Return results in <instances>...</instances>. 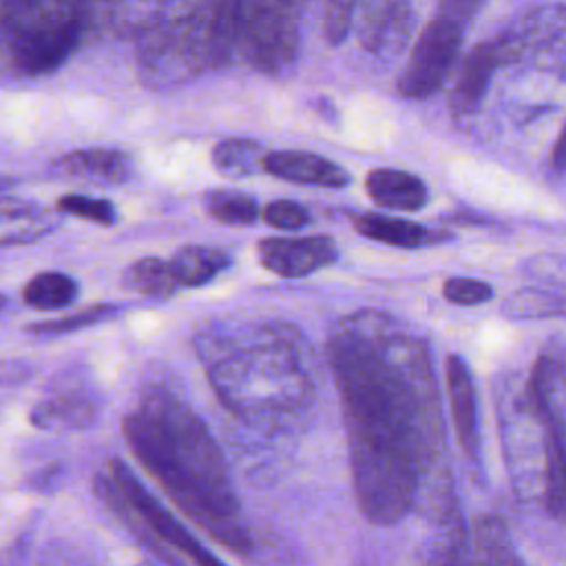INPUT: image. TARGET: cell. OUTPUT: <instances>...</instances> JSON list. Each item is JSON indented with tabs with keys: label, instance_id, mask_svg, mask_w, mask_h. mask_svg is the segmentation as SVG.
<instances>
[{
	"label": "cell",
	"instance_id": "cell-24",
	"mask_svg": "<svg viewBox=\"0 0 566 566\" xmlns=\"http://www.w3.org/2000/svg\"><path fill=\"white\" fill-rule=\"evenodd\" d=\"M122 283L126 290L150 298H168L179 290L170 261L159 256H144L130 263L122 276Z\"/></svg>",
	"mask_w": 566,
	"mask_h": 566
},
{
	"label": "cell",
	"instance_id": "cell-9",
	"mask_svg": "<svg viewBox=\"0 0 566 566\" xmlns=\"http://www.w3.org/2000/svg\"><path fill=\"white\" fill-rule=\"evenodd\" d=\"M108 478L130 504V509L139 515L142 524L150 531V535L186 555L195 566H228L214 553L201 546L197 537L164 504H159L153 493L146 491V486L122 458L108 460Z\"/></svg>",
	"mask_w": 566,
	"mask_h": 566
},
{
	"label": "cell",
	"instance_id": "cell-15",
	"mask_svg": "<svg viewBox=\"0 0 566 566\" xmlns=\"http://www.w3.org/2000/svg\"><path fill=\"white\" fill-rule=\"evenodd\" d=\"M444 385H447V396H449V409L453 418V427L458 433V442L462 451L469 458H475L478 451V402H475V387L471 371L467 363L451 354L447 356L444 363Z\"/></svg>",
	"mask_w": 566,
	"mask_h": 566
},
{
	"label": "cell",
	"instance_id": "cell-17",
	"mask_svg": "<svg viewBox=\"0 0 566 566\" xmlns=\"http://www.w3.org/2000/svg\"><path fill=\"white\" fill-rule=\"evenodd\" d=\"M365 188L371 201L389 210H420L427 203V186L405 170H371L365 179Z\"/></svg>",
	"mask_w": 566,
	"mask_h": 566
},
{
	"label": "cell",
	"instance_id": "cell-36",
	"mask_svg": "<svg viewBox=\"0 0 566 566\" xmlns=\"http://www.w3.org/2000/svg\"><path fill=\"white\" fill-rule=\"evenodd\" d=\"M551 164L553 168L557 170H564L566 168V126L562 128L555 146H553V155H551Z\"/></svg>",
	"mask_w": 566,
	"mask_h": 566
},
{
	"label": "cell",
	"instance_id": "cell-12",
	"mask_svg": "<svg viewBox=\"0 0 566 566\" xmlns=\"http://www.w3.org/2000/svg\"><path fill=\"white\" fill-rule=\"evenodd\" d=\"M263 172L283 181L318 188H345L349 184L345 168L307 150H272L263 159Z\"/></svg>",
	"mask_w": 566,
	"mask_h": 566
},
{
	"label": "cell",
	"instance_id": "cell-28",
	"mask_svg": "<svg viewBox=\"0 0 566 566\" xmlns=\"http://www.w3.org/2000/svg\"><path fill=\"white\" fill-rule=\"evenodd\" d=\"M261 217L268 226L279 228V230H301L310 223V212L305 206L292 199H276L270 201L263 210Z\"/></svg>",
	"mask_w": 566,
	"mask_h": 566
},
{
	"label": "cell",
	"instance_id": "cell-25",
	"mask_svg": "<svg viewBox=\"0 0 566 566\" xmlns=\"http://www.w3.org/2000/svg\"><path fill=\"white\" fill-rule=\"evenodd\" d=\"M206 212L223 226H252L261 217L259 201L241 190H208L203 195Z\"/></svg>",
	"mask_w": 566,
	"mask_h": 566
},
{
	"label": "cell",
	"instance_id": "cell-18",
	"mask_svg": "<svg viewBox=\"0 0 566 566\" xmlns=\"http://www.w3.org/2000/svg\"><path fill=\"white\" fill-rule=\"evenodd\" d=\"M352 226L358 234L365 239L394 245V248H422L427 243L440 241V234H433L420 223L398 219V217H387V214H354Z\"/></svg>",
	"mask_w": 566,
	"mask_h": 566
},
{
	"label": "cell",
	"instance_id": "cell-29",
	"mask_svg": "<svg viewBox=\"0 0 566 566\" xmlns=\"http://www.w3.org/2000/svg\"><path fill=\"white\" fill-rule=\"evenodd\" d=\"M442 294L453 305H480L493 296V287L480 279L469 276H453L447 279L442 285Z\"/></svg>",
	"mask_w": 566,
	"mask_h": 566
},
{
	"label": "cell",
	"instance_id": "cell-35",
	"mask_svg": "<svg viewBox=\"0 0 566 566\" xmlns=\"http://www.w3.org/2000/svg\"><path fill=\"white\" fill-rule=\"evenodd\" d=\"M31 376V367L24 360H2L0 363V385H15Z\"/></svg>",
	"mask_w": 566,
	"mask_h": 566
},
{
	"label": "cell",
	"instance_id": "cell-8",
	"mask_svg": "<svg viewBox=\"0 0 566 566\" xmlns=\"http://www.w3.org/2000/svg\"><path fill=\"white\" fill-rule=\"evenodd\" d=\"M462 42V24L436 15L418 35L398 77V93L409 99L433 95L449 77Z\"/></svg>",
	"mask_w": 566,
	"mask_h": 566
},
{
	"label": "cell",
	"instance_id": "cell-37",
	"mask_svg": "<svg viewBox=\"0 0 566 566\" xmlns=\"http://www.w3.org/2000/svg\"><path fill=\"white\" fill-rule=\"evenodd\" d=\"M15 181L13 179H9L7 175H0V192H4V190H9L11 186H13Z\"/></svg>",
	"mask_w": 566,
	"mask_h": 566
},
{
	"label": "cell",
	"instance_id": "cell-32",
	"mask_svg": "<svg viewBox=\"0 0 566 566\" xmlns=\"http://www.w3.org/2000/svg\"><path fill=\"white\" fill-rule=\"evenodd\" d=\"M33 531L35 524H29V528H24L11 544L0 551V566H27L33 546Z\"/></svg>",
	"mask_w": 566,
	"mask_h": 566
},
{
	"label": "cell",
	"instance_id": "cell-3",
	"mask_svg": "<svg viewBox=\"0 0 566 566\" xmlns=\"http://www.w3.org/2000/svg\"><path fill=\"white\" fill-rule=\"evenodd\" d=\"M195 352L217 400L250 427H285L314 402V354L290 323L214 325L197 334Z\"/></svg>",
	"mask_w": 566,
	"mask_h": 566
},
{
	"label": "cell",
	"instance_id": "cell-19",
	"mask_svg": "<svg viewBox=\"0 0 566 566\" xmlns=\"http://www.w3.org/2000/svg\"><path fill=\"white\" fill-rule=\"evenodd\" d=\"M230 263V252L212 245H184L170 259L179 287H201L226 272Z\"/></svg>",
	"mask_w": 566,
	"mask_h": 566
},
{
	"label": "cell",
	"instance_id": "cell-10",
	"mask_svg": "<svg viewBox=\"0 0 566 566\" xmlns=\"http://www.w3.org/2000/svg\"><path fill=\"white\" fill-rule=\"evenodd\" d=\"M531 405L544 427L542 497L548 513L566 524V433H564V422L559 420L551 402L544 363L535 367V374L531 380Z\"/></svg>",
	"mask_w": 566,
	"mask_h": 566
},
{
	"label": "cell",
	"instance_id": "cell-6",
	"mask_svg": "<svg viewBox=\"0 0 566 566\" xmlns=\"http://www.w3.org/2000/svg\"><path fill=\"white\" fill-rule=\"evenodd\" d=\"M497 40L504 64H526L539 71L566 69V7L542 4L520 15Z\"/></svg>",
	"mask_w": 566,
	"mask_h": 566
},
{
	"label": "cell",
	"instance_id": "cell-26",
	"mask_svg": "<svg viewBox=\"0 0 566 566\" xmlns=\"http://www.w3.org/2000/svg\"><path fill=\"white\" fill-rule=\"evenodd\" d=\"M119 314V305L113 303H97V305H88L75 314H66L62 318H53V321H40V323H31L27 325V334L38 336V338H53V336H66L86 327H95L102 325L106 321H113Z\"/></svg>",
	"mask_w": 566,
	"mask_h": 566
},
{
	"label": "cell",
	"instance_id": "cell-34",
	"mask_svg": "<svg viewBox=\"0 0 566 566\" xmlns=\"http://www.w3.org/2000/svg\"><path fill=\"white\" fill-rule=\"evenodd\" d=\"M60 475H62V464H46L27 478V486L38 493H49L60 482Z\"/></svg>",
	"mask_w": 566,
	"mask_h": 566
},
{
	"label": "cell",
	"instance_id": "cell-1",
	"mask_svg": "<svg viewBox=\"0 0 566 566\" xmlns=\"http://www.w3.org/2000/svg\"><path fill=\"white\" fill-rule=\"evenodd\" d=\"M327 363L358 506L374 524H396L413 509L444 447L429 352L385 312L358 310L332 325Z\"/></svg>",
	"mask_w": 566,
	"mask_h": 566
},
{
	"label": "cell",
	"instance_id": "cell-5",
	"mask_svg": "<svg viewBox=\"0 0 566 566\" xmlns=\"http://www.w3.org/2000/svg\"><path fill=\"white\" fill-rule=\"evenodd\" d=\"M298 0H239V53L259 71L276 75L298 53Z\"/></svg>",
	"mask_w": 566,
	"mask_h": 566
},
{
	"label": "cell",
	"instance_id": "cell-7",
	"mask_svg": "<svg viewBox=\"0 0 566 566\" xmlns=\"http://www.w3.org/2000/svg\"><path fill=\"white\" fill-rule=\"evenodd\" d=\"M102 394L86 367H71L51 378L29 420L42 431H84L97 424Z\"/></svg>",
	"mask_w": 566,
	"mask_h": 566
},
{
	"label": "cell",
	"instance_id": "cell-2",
	"mask_svg": "<svg viewBox=\"0 0 566 566\" xmlns=\"http://www.w3.org/2000/svg\"><path fill=\"white\" fill-rule=\"evenodd\" d=\"M122 433L139 464L186 517L226 548L252 553L228 462L206 422L184 398L164 385H148L137 407L124 416Z\"/></svg>",
	"mask_w": 566,
	"mask_h": 566
},
{
	"label": "cell",
	"instance_id": "cell-20",
	"mask_svg": "<svg viewBox=\"0 0 566 566\" xmlns=\"http://www.w3.org/2000/svg\"><path fill=\"white\" fill-rule=\"evenodd\" d=\"M405 2L402 0H369L363 13L360 40L369 51H380L400 42L405 35Z\"/></svg>",
	"mask_w": 566,
	"mask_h": 566
},
{
	"label": "cell",
	"instance_id": "cell-16",
	"mask_svg": "<svg viewBox=\"0 0 566 566\" xmlns=\"http://www.w3.org/2000/svg\"><path fill=\"white\" fill-rule=\"evenodd\" d=\"M55 226L57 221L46 208L33 201L0 197V245L33 243L53 232Z\"/></svg>",
	"mask_w": 566,
	"mask_h": 566
},
{
	"label": "cell",
	"instance_id": "cell-22",
	"mask_svg": "<svg viewBox=\"0 0 566 566\" xmlns=\"http://www.w3.org/2000/svg\"><path fill=\"white\" fill-rule=\"evenodd\" d=\"M77 296H80L77 281L71 274L57 272V270H44L33 274L22 290V301L33 310H44V312L64 310L73 305Z\"/></svg>",
	"mask_w": 566,
	"mask_h": 566
},
{
	"label": "cell",
	"instance_id": "cell-30",
	"mask_svg": "<svg viewBox=\"0 0 566 566\" xmlns=\"http://www.w3.org/2000/svg\"><path fill=\"white\" fill-rule=\"evenodd\" d=\"M358 0H327L325 4V38L332 46L340 44L349 29H352V20H354V9H356Z\"/></svg>",
	"mask_w": 566,
	"mask_h": 566
},
{
	"label": "cell",
	"instance_id": "cell-23",
	"mask_svg": "<svg viewBox=\"0 0 566 566\" xmlns=\"http://www.w3.org/2000/svg\"><path fill=\"white\" fill-rule=\"evenodd\" d=\"M265 148L256 139L228 137L214 144L210 159L217 172L230 179H243L263 170Z\"/></svg>",
	"mask_w": 566,
	"mask_h": 566
},
{
	"label": "cell",
	"instance_id": "cell-11",
	"mask_svg": "<svg viewBox=\"0 0 566 566\" xmlns=\"http://www.w3.org/2000/svg\"><path fill=\"white\" fill-rule=\"evenodd\" d=\"M259 263L283 279H301L338 261L332 237H265L256 243Z\"/></svg>",
	"mask_w": 566,
	"mask_h": 566
},
{
	"label": "cell",
	"instance_id": "cell-13",
	"mask_svg": "<svg viewBox=\"0 0 566 566\" xmlns=\"http://www.w3.org/2000/svg\"><path fill=\"white\" fill-rule=\"evenodd\" d=\"M55 172L93 186H122L133 177V159L117 148H82L55 159Z\"/></svg>",
	"mask_w": 566,
	"mask_h": 566
},
{
	"label": "cell",
	"instance_id": "cell-21",
	"mask_svg": "<svg viewBox=\"0 0 566 566\" xmlns=\"http://www.w3.org/2000/svg\"><path fill=\"white\" fill-rule=\"evenodd\" d=\"M473 555V566H524L509 528L493 515H482L475 522Z\"/></svg>",
	"mask_w": 566,
	"mask_h": 566
},
{
	"label": "cell",
	"instance_id": "cell-27",
	"mask_svg": "<svg viewBox=\"0 0 566 566\" xmlns=\"http://www.w3.org/2000/svg\"><path fill=\"white\" fill-rule=\"evenodd\" d=\"M57 212L69 217H80L97 226L117 223V210L108 199L88 195H64L57 199Z\"/></svg>",
	"mask_w": 566,
	"mask_h": 566
},
{
	"label": "cell",
	"instance_id": "cell-31",
	"mask_svg": "<svg viewBox=\"0 0 566 566\" xmlns=\"http://www.w3.org/2000/svg\"><path fill=\"white\" fill-rule=\"evenodd\" d=\"M424 566H469L464 537L462 531H458V526H451V531L438 539Z\"/></svg>",
	"mask_w": 566,
	"mask_h": 566
},
{
	"label": "cell",
	"instance_id": "cell-14",
	"mask_svg": "<svg viewBox=\"0 0 566 566\" xmlns=\"http://www.w3.org/2000/svg\"><path fill=\"white\" fill-rule=\"evenodd\" d=\"M497 66H504V62H502V53L495 38L475 44L467 53L460 66V73L455 77L453 91L449 95V106L453 115L464 117L478 108V104L482 102L489 88L491 75Z\"/></svg>",
	"mask_w": 566,
	"mask_h": 566
},
{
	"label": "cell",
	"instance_id": "cell-4",
	"mask_svg": "<svg viewBox=\"0 0 566 566\" xmlns=\"http://www.w3.org/2000/svg\"><path fill=\"white\" fill-rule=\"evenodd\" d=\"M86 0H0V44L24 75L55 71L77 49Z\"/></svg>",
	"mask_w": 566,
	"mask_h": 566
},
{
	"label": "cell",
	"instance_id": "cell-33",
	"mask_svg": "<svg viewBox=\"0 0 566 566\" xmlns=\"http://www.w3.org/2000/svg\"><path fill=\"white\" fill-rule=\"evenodd\" d=\"M482 2L484 0H440V15L464 27L471 15L482 7Z\"/></svg>",
	"mask_w": 566,
	"mask_h": 566
},
{
	"label": "cell",
	"instance_id": "cell-38",
	"mask_svg": "<svg viewBox=\"0 0 566 566\" xmlns=\"http://www.w3.org/2000/svg\"><path fill=\"white\" fill-rule=\"evenodd\" d=\"M4 305H7V296L0 294V310H4Z\"/></svg>",
	"mask_w": 566,
	"mask_h": 566
}]
</instances>
